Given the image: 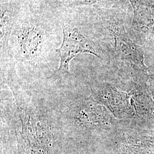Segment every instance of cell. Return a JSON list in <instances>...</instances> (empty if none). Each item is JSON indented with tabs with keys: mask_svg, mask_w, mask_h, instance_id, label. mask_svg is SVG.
<instances>
[{
	"mask_svg": "<svg viewBox=\"0 0 154 154\" xmlns=\"http://www.w3.org/2000/svg\"><path fill=\"white\" fill-rule=\"evenodd\" d=\"M42 35L39 29L34 26H28L20 35L21 50L24 55L33 57L41 48Z\"/></svg>",
	"mask_w": 154,
	"mask_h": 154,
	"instance_id": "cell-3",
	"label": "cell"
},
{
	"mask_svg": "<svg viewBox=\"0 0 154 154\" xmlns=\"http://www.w3.org/2000/svg\"><path fill=\"white\" fill-rule=\"evenodd\" d=\"M12 16H10L8 11L1 9V42L4 43L7 38V35L9 33L12 23Z\"/></svg>",
	"mask_w": 154,
	"mask_h": 154,
	"instance_id": "cell-5",
	"label": "cell"
},
{
	"mask_svg": "<svg viewBox=\"0 0 154 154\" xmlns=\"http://www.w3.org/2000/svg\"><path fill=\"white\" fill-rule=\"evenodd\" d=\"M66 5L78 6L90 5L96 2L97 0H62Z\"/></svg>",
	"mask_w": 154,
	"mask_h": 154,
	"instance_id": "cell-6",
	"label": "cell"
},
{
	"mask_svg": "<svg viewBox=\"0 0 154 154\" xmlns=\"http://www.w3.org/2000/svg\"><path fill=\"white\" fill-rule=\"evenodd\" d=\"M134 11V21L142 25L154 23V0H129Z\"/></svg>",
	"mask_w": 154,
	"mask_h": 154,
	"instance_id": "cell-4",
	"label": "cell"
},
{
	"mask_svg": "<svg viewBox=\"0 0 154 154\" xmlns=\"http://www.w3.org/2000/svg\"><path fill=\"white\" fill-rule=\"evenodd\" d=\"M20 109L22 122V134L25 140L27 142L31 154H45L49 149L51 134L47 122L40 121L35 117L32 111H28L27 108L17 100Z\"/></svg>",
	"mask_w": 154,
	"mask_h": 154,
	"instance_id": "cell-1",
	"label": "cell"
},
{
	"mask_svg": "<svg viewBox=\"0 0 154 154\" xmlns=\"http://www.w3.org/2000/svg\"><path fill=\"white\" fill-rule=\"evenodd\" d=\"M63 41L61 46L57 50L60 57V64L54 75H65L69 73V63L72 58L81 53H90L99 57L93 45L77 28L62 25Z\"/></svg>",
	"mask_w": 154,
	"mask_h": 154,
	"instance_id": "cell-2",
	"label": "cell"
}]
</instances>
